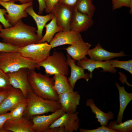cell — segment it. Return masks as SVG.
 <instances>
[{"mask_svg": "<svg viewBox=\"0 0 132 132\" xmlns=\"http://www.w3.org/2000/svg\"><path fill=\"white\" fill-rule=\"evenodd\" d=\"M36 28L19 20L14 26L0 31V38L4 43L19 48L37 44L40 40Z\"/></svg>", "mask_w": 132, "mask_h": 132, "instance_id": "obj_1", "label": "cell"}, {"mask_svg": "<svg viewBox=\"0 0 132 132\" xmlns=\"http://www.w3.org/2000/svg\"><path fill=\"white\" fill-rule=\"evenodd\" d=\"M35 70L28 69V79L32 91L44 99L58 101V95L53 88V77L50 78L46 74L37 73Z\"/></svg>", "mask_w": 132, "mask_h": 132, "instance_id": "obj_2", "label": "cell"}, {"mask_svg": "<svg viewBox=\"0 0 132 132\" xmlns=\"http://www.w3.org/2000/svg\"><path fill=\"white\" fill-rule=\"evenodd\" d=\"M27 106L23 116L32 119L34 116L54 112L62 108L59 102L44 99L29 90L26 98Z\"/></svg>", "mask_w": 132, "mask_h": 132, "instance_id": "obj_3", "label": "cell"}, {"mask_svg": "<svg viewBox=\"0 0 132 132\" xmlns=\"http://www.w3.org/2000/svg\"><path fill=\"white\" fill-rule=\"evenodd\" d=\"M26 68L35 69L37 64L23 56L19 52H0V69L5 73Z\"/></svg>", "mask_w": 132, "mask_h": 132, "instance_id": "obj_4", "label": "cell"}, {"mask_svg": "<svg viewBox=\"0 0 132 132\" xmlns=\"http://www.w3.org/2000/svg\"><path fill=\"white\" fill-rule=\"evenodd\" d=\"M66 59L63 53L54 51L45 60L37 64V68L43 67L46 74L49 76L59 74L67 76L69 74V69Z\"/></svg>", "mask_w": 132, "mask_h": 132, "instance_id": "obj_5", "label": "cell"}, {"mask_svg": "<svg viewBox=\"0 0 132 132\" xmlns=\"http://www.w3.org/2000/svg\"><path fill=\"white\" fill-rule=\"evenodd\" d=\"M51 45L46 42L33 44L19 48L18 52L23 57L37 64L46 59L50 55Z\"/></svg>", "mask_w": 132, "mask_h": 132, "instance_id": "obj_6", "label": "cell"}, {"mask_svg": "<svg viewBox=\"0 0 132 132\" xmlns=\"http://www.w3.org/2000/svg\"><path fill=\"white\" fill-rule=\"evenodd\" d=\"M15 2L13 0L7 2L0 1V5L5 9L8 13L5 15L4 17L12 26L22 18L28 16L25 9L33 5V2L20 4L14 3Z\"/></svg>", "mask_w": 132, "mask_h": 132, "instance_id": "obj_7", "label": "cell"}, {"mask_svg": "<svg viewBox=\"0 0 132 132\" xmlns=\"http://www.w3.org/2000/svg\"><path fill=\"white\" fill-rule=\"evenodd\" d=\"M74 8L58 2L52 9L51 13L55 17L57 24L62 30H71Z\"/></svg>", "mask_w": 132, "mask_h": 132, "instance_id": "obj_8", "label": "cell"}, {"mask_svg": "<svg viewBox=\"0 0 132 132\" xmlns=\"http://www.w3.org/2000/svg\"><path fill=\"white\" fill-rule=\"evenodd\" d=\"M28 69L22 68L16 71L6 73L11 86L20 89L26 99L31 88L28 79Z\"/></svg>", "mask_w": 132, "mask_h": 132, "instance_id": "obj_9", "label": "cell"}, {"mask_svg": "<svg viewBox=\"0 0 132 132\" xmlns=\"http://www.w3.org/2000/svg\"><path fill=\"white\" fill-rule=\"evenodd\" d=\"M65 113L63 109L59 110L48 115H37L32 120L34 132H45L49 126Z\"/></svg>", "mask_w": 132, "mask_h": 132, "instance_id": "obj_10", "label": "cell"}, {"mask_svg": "<svg viewBox=\"0 0 132 132\" xmlns=\"http://www.w3.org/2000/svg\"><path fill=\"white\" fill-rule=\"evenodd\" d=\"M78 114L77 111L72 113H65L51 124L49 129L63 127L65 132L77 131L80 126Z\"/></svg>", "mask_w": 132, "mask_h": 132, "instance_id": "obj_11", "label": "cell"}, {"mask_svg": "<svg viewBox=\"0 0 132 132\" xmlns=\"http://www.w3.org/2000/svg\"><path fill=\"white\" fill-rule=\"evenodd\" d=\"M9 91L8 95L0 105V114L10 111L18 104L26 100L20 89L12 86Z\"/></svg>", "mask_w": 132, "mask_h": 132, "instance_id": "obj_12", "label": "cell"}, {"mask_svg": "<svg viewBox=\"0 0 132 132\" xmlns=\"http://www.w3.org/2000/svg\"><path fill=\"white\" fill-rule=\"evenodd\" d=\"M77 64L84 70L87 69L90 72L89 74L91 78L93 77L92 72L96 68H102L103 70L101 72H108L114 74L116 73L117 71L115 68L112 66L110 60L95 61L88 59L86 56L82 59L77 61Z\"/></svg>", "mask_w": 132, "mask_h": 132, "instance_id": "obj_13", "label": "cell"}, {"mask_svg": "<svg viewBox=\"0 0 132 132\" xmlns=\"http://www.w3.org/2000/svg\"><path fill=\"white\" fill-rule=\"evenodd\" d=\"M82 38L80 33L72 30H61L55 35L49 43L52 49L65 44H73Z\"/></svg>", "mask_w": 132, "mask_h": 132, "instance_id": "obj_14", "label": "cell"}, {"mask_svg": "<svg viewBox=\"0 0 132 132\" xmlns=\"http://www.w3.org/2000/svg\"><path fill=\"white\" fill-rule=\"evenodd\" d=\"M59 100L65 113H74L79 105L81 95L77 91H73L58 95Z\"/></svg>", "mask_w": 132, "mask_h": 132, "instance_id": "obj_15", "label": "cell"}, {"mask_svg": "<svg viewBox=\"0 0 132 132\" xmlns=\"http://www.w3.org/2000/svg\"><path fill=\"white\" fill-rule=\"evenodd\" d=\"M24 116L17 119H9L5 122L3 129L8 132H34L33 122Z\"/></svg>", "mask_w": 132, "mask_h": 132, "instance_id": "obj_16", "label": "cell"}, {"mask_svg": "<svg viewBox=\"0 0 132 132\" xmlns=\"http://www.w3.org/2000/svg\"><path fill=\"white\" fill-rule=\"evenodd\" d=\"M94 23L92 17L80 12L74 7L71 30L80 33L87 31Z\"/></svg>", "mask_w": 132, "mask_h": 132, "instance_id": "obj_17", "label": "cell"}, {"mask_svg": "<svg viewBox=\"0 0 132 132\" xmlns=\"http://www.w3.org/2000/svg\"><path fill=\"white\" fill-rule=\"evenodd\" d=\"M66 62L70 66L71 69V75L68 79L69 83L74 89L77 81L83 79L88 82L91 79L89 74L85 73L84 70L81 66L76 65V61L72 59L68 54L66 55Z\"/></svg>", "mask_w": 132, "mask_h": 132, "instance_id": "obj_18", "label": "cell"}, {"mask_svg": "<svg viewBox=\"0 0 132 132\" xmlns=\"http://www.w3.org/2000/svg\"><path fill=\"white\" fill-rule=\"evenodd\" d=\"M87 55L89 56L91 59L100 61L109 60L115 57L129 56L126 55L123 51L118 53L109 52L103 49L99 43L93 48L89 49Z\"/></svg>", "mask_w": 132, "mask_h": 132, "instance_id": "obj_19", "label": "cell"}, {"mask_svg": "<svg viewBox=\"0 0 132 132\" xmlns=\"http://www.w3.org/2000/svg\"><path fill=\"white\" fill-rule=\"evenodd\" d=\"M91 46L88 42H84L82 38L73 44L65 48L71 57L76 61L80 60L86 56Z\"/></svg>", "mask_w": 132, "mask_h": 132, "instance_id": "obj_20", "label": "cell"}, {"mask_svg": "<svg viewBox=\"0 0 132 132\" xmlns=\"http://www.w3.org/2000/svg\"><path fill=\"white\" fill-rule=\"evenodd\" d=\"M28 14L31 16L35 21L37 27L36 34L40 40L43 37V28L46 23L51 20L54 17L51 13L45 15H41L36 14L34 11L33 5L27 8L25 10Z\"/></svg>", "mask_w": 132, "mask_h": 132, "instance_id": "obj_21", "label": "cell"}, {"mask_svg": "<svg viewBox=\"0 0 132 132\" xmlns=\"http://www.w3.org/2000/svg\"><path fill=\"white\" fill-rule=\"evenodd\" d=\"M119 93L120 107L116 120L115 121L117 124L122 122L123 113L128 104L132 100V93H129L125 89L123 85L121 86L118 82H116Z\"/></svg>", "mask_w": 132, "mask_h": 132, "instance_id": "obj_22", "label": "cell"}, {"mask_svg": "<svg viewBox=\"0 0 132 132\" xmlns=\"http://www.w3.org/2000/svg\"><path fill=\"white\" fill-rule=\"evenodd\" d=\"M86 105L90 108L92 112L96 115L95 117L97 119V121L99 122L101 126H107L109 121L115 118L114 115L111 111H109L105 113L99 109L95 105L92 99H87Z\"/></svg>", "mask_w": 132, "mask_h": 132, "instance_id": "obj_23", "label": "cell"}, {"mask_svg": "<svg viewBox=\"0 0 132 132\" xmlns=\"http://www.w3.org/2000/svg\"><path fill=\"white\" fill-rule=\"evenodd\" d=\"M53 75L54 82L53 88L58 95L74 91L66 76L59 74Z\"/></svg>", "mask_w": 132, "mask_h": 132, "instance_id": "obj_24", "label": "cell"}, {"mask_svg": "<svg viewBox=\"0 0 132 132\" xmlns=\"http://www.w3.org/2000/svg\"><path fill=\"white\" fill-rule=\"evenodd\" d=\"M44 27L46 29L45 33L37 43L45 42L50 43L55 34L62 30L61 28L57 25L55 18L54 16L50 23L46 24Z\"/></svg>", "mask_w": 132, "mask_h": 132, "instance_id": "obj_25", "label": "cell"}, {"mask_svg": "<svg viewBox=\"0 0 132 132\" xmlns=\"http://www.w3.org/2000/svg\"><path fill=\"white\" fill-rule=\"evenodd\" d=\"M75 7L80 12L92 17L96 9L92 0H78Z\"/></svg>", "mask_w": 132, "mask_h": 132, "instance_id": "obj_26", "label": "cell"}, {"mask_svg": "<svg viewBox=\"0 0 132 132\" xmlns=\"http://www.w3.org/2000/svg\"><path fill=\"white\" fill-rule=\"evenodd\" d=\"M107 127L111 129L118 130L119 132H132V120H127L119 124H117L115 121H112Z\"/></svg>", "mask_w": 132, "mask_h": 132, "instance_id": "obj_27", "label": "cell"}, {"mask_svg": "<svg viewBox=\"0 0 132 132\" xmlns=\"http://www.w3.org/2000/svg\"><path fill=\"white\" fill-rule=\"evenodd\" d=\"M26 100L21 102L17 105L10 111L9 119H14L22 117L27 106Z\"/></svg>", "mask_w": 132, "mask_h": 132, "instance_id": "obj_28", "label": "cell"}, {"mask_svg": "<svg viewBox=\"0 0 132 132\" xmlns=\"http://www.w3.org/2000/svg\"><path fill=\"white\" fill-rule=\"evenodd\" d=\"M113 67L123 69L132 74V60L121 61L117 59L110 60Z\"/></svg>", "mask_w": 132, "mask_h": 132, "instance_id": "obj_29", "label": "cell"}, {"mask_svg": "<svg viewBox=\"0 0 132 132\" xmlns=\"http://www.w3.org/2000/svg\"><path fill=\"white\" fill-rule=\"evenodd\" d=\"M11 87L7 74L0 69V92L8 90Z\"/></svg>", "mask_w": 132, "mask_h": 132, "instance_id": "obj_30", "label": "cell"}, {"mask_svg": "<svg viewBox=\"0 0 132 132\" xmlns=\"http://www.w3.org/2000/svg\"><path fill=\"white\" fill-rule=\"evenodd\" d=\"M112 10L118 9L123 7L130 8L129 13H132V0H116L115 3L112 4Z\"/></svg>", "mask_w": 132, "mask_h": 132, "instance_id": "obj_31", "label": "cell"}, {"mask_svg": "<svg viewBox=\"0 0 132 132\" xmlns=\"http://www.w3.org/2000/svg\"><path fill=\"white\" fill-rule=\"evenodd\" d=\"M79 130L80 132H119L118 130L111 129L104 125L96 129L89 130L81 128Z\"/></svg>", "mask_w": 132, "mask_h": 132, "instance_id": "obj_32", "label": "cell"}, {"mask_svg": "<svg viewBox=\"0 0 132 132\" xmlns=\"http://www.w3.org/2000/svg\"><path fill=\"white\" fill-rule=\"evenodd\" d=\"M19 48L4 42H0V52H18Z\"/></svg>", "mask_w": 132, "mask_h": 132, "instance_id": "obj_33", "label": "cell"}, {"mask_svg": "<svg viewBox=\"0 0 132 132\" xmlns=\"http://www.w3.org/2000/svg\"><path fill=\"white\" fill-rule=\"evenodd\" d=\"M7 13L5 9L0 8V22L2 24L5 28H7L12 26L5 19L4 15Z\"/></svg>", "mask_w": 132, "mask_h": 132, "instance_id": "obj_34", "label": "cell"}, {"mask_svg": "<svg viewBox=\"0 0 132 132\" xmlns=\"http://www.w3.org/2000/svg\"><path fill=\"white\" fill-rule=\"evenodd\" d=\"M10 112L0 114V132H8L3 127L6 121L10 118Z\"/></svg>", "mask_w": 132, "mask_h": 132, "instance_id": "obj_35", "label": "cell"}, {"mask_svg": "<svg viewBox=\"0 0 132 132\" xmlns=\"http://www.w3.org/2000/svg\"><path fill=\"white\" fill-rule=\"evenodd\" d=\"M59 0H45L46 8L45 10L47 13H50L55 5L58 2Z\"/></svg>", "mask_w": 132, "mask_h": 132, "instance_id": "obj_36", "label": "cell"}, {"mask_svg": "<svg viewBox=\"0 0 132 132\" xmlns=\"http://www.w3.org/2000/svg\"><path fill=\"white\" fill-rule=\"evenodd\" d=\"M78 0H59L58 2L66 5L74 7Z\"/></svg>", "mask_w": 132, "mask_h": 132, "instance_id": "obj_37", "label": "cell"}, {"mask_svg": "<svg viewBox=\"0 0 132 132\" xmlns=\"http://www.w3.org/2000/svg\"><path fill=\"white\" fill-rule=\"evenodd\" d=\"M38 1L39 7L38 12L39 14H41L43 13L44 10L46 8V6L45 0H37Z\"/></svg>", "mask_w": 132, "mask_h": 132, "instance_id": "obj_38", "label": "cell"}, {"mask_svg": "<svg viewBox=\"0 0 132 132\" xmlns=\"http://www.w3.org/2000/svg\"><path fill=\"white\" fill-rule=\"evenodd\" d=\"M45 132H65L63 127H56L49 128Z\"/></svg>", "mask_w": 132, "mask_h": 132, "instance_id": "obj_39", "label": "cell"}, {"mask_svg": "<svg viewBox=\"0 0 132 132\" xmlns=\"http://www.w3.org/2000/svg\"><path fill=\"white\" fill-rule=\"evenodd\" d=\"M9 90L0 92V105L8 95L9 93Z\"/></svg>", "mask_w": 132, "mask_h": 132, "instance_id": "obj_40", "label": "cell"}, {"mask_svg": "<svg viewBox=\"0 0 132 132\" xmlns=\"http://www.w3.org/2000/svg\"><path fill=\"white\" fill-rule=\"evenodd\" d=\"M15 1H19L21 4H26L30 2H33V0H13Z\"/></svg>", "mask_w": 132, "mask_h": 132, "instance_id": "obj_41", "label": "cell"}, {"mask_svg": "<svg viewBox=\"0 0 132 132\" xmlns=\"http://www.w3.org/2000/svg\"><path fill=\"white\" fill-rule=\"evenodd\" d=\"M12 0H0V1L4 2H10Z\"/></svg>", "mask_w": 132, "mask_h": 132, "instance_id": "obj_42", "label": "cell"}, {"mask_svg": "<svg viewBox=\"0 0 132 132\" xmlns=\"http://www.w3.org/2000/svg\"><path fill=\"white\" fill-rule=\"evenodd\" d=\"M116 0H111L112 3V4H114L116 2Z\"/></svg>", "mask_w": 132, "mask_h": 132, "instance_id": "obj_43", "label": "cell"}, {"mask_svg": "<svg viewBox=\"0 0 132 132\" xmlns=\"http://www.w3.org/2000/svg\"><path fill=\"white\" fill-rule=\"evenodd\" d=\"M2 29V25L0 24V31Z\"/></svg>", "mask_w": 132, "mask_h": 132, "instance_id": "obj_44", "label": "cell"}]
</instances>
